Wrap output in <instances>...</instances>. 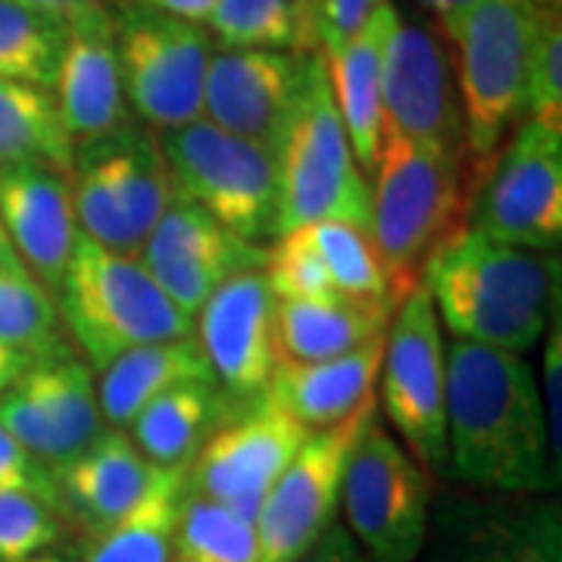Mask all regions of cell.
<instances>
[{
	"label": "cell",
	"instance_id": "obj_34",
	"mask_svg": "<svg viewBox=\"0 0 562 562\" xmlns=\"http://www.w3.org/2000/svg\"><path fill=\"white\" fill-rule=\"evenodd\" d=\"M66 44V22L47 20L20 3L0 0V79L54 88Z\"/></svg>",
	"mask_w": 562,
	"mask_h": 562
},
{
	"label": "cell",
	"instance_id": "obj_4",
	"mask_svg": "<svg viewBox=\"0 0 562 562\" xmlns=\"http://www.w3.org/2000/svg\"><path fill=\"white\" fill-rule=\"evenodd\" d=\"M541 13L531 0H479L438 22L450 54L462 106V135L472 184L501 154L525 116L528 60Z\"/></svg>",
	"mask_w": 562,
	"mask_h": 562
},
{
	"label": "cell",
	"instance_id": "obj_13",
	"mask_svg": "<svg viewBox=\"0 0 562 562\" xmlns=\"http://www.w3.org/2000/svg\"><path fill=\"white\" fill-rule=\"evenodd\" d=\"M384 128L469 166L453 54L441 25L394 20L382 63Z\"/></svg>",
	"mask_w": 562,
	"mask_h": 562
},
{
	"label": "cell",
	"instance_id": "obj_23",
	"mask_svg": "<svg viewBox=\"0 0 562 562\" xmlns=\"http://www.w3.org/2000/svg\"><path fill=\"white\" fill-rule=\"evenodd\" d=\"M169 472L172 469L147 460L125 431L106 428L79 460L57 472L63 516L69 525H79L88 538H98L128 519Z\"/></svg>",
	"mask_w": 562,
	"mask_h": 562
},
{
	"label": "cell",
	"instance_id": "obj_37",
	"mask_svg": "<svg viewBox=\"0 0 562 562\" xmlns=\"http://www.w3.org/2000/svg\"><path fill=\"white\" fill-rule=\"evenodd\" d=\"M262 279L276 301H316L338 294L325 262L319 260L303 228L284 232L266 247Z\"/></svg>",
	"mask_w": 562,
	"mask_h": 562
},
{
	"label": "cell",
	"instance_id": "obj_43",
	"mask_svg": "<svg viewBox=\"0 0 562 562\" xmlns=\"http://www.w3.org/2000/svg\"><path fill=\"white\" fill-rule=\"evenodd\" d=\"M10 3H20V7L32 10V13H41L47 20L66 22V25L85 16V13H94V10L110 7V0H10Z\"/></svg>",
	"mask_w": 562,
	"mask_h": 562
},
{
	"label": "cell",
	"instance_id": "obj_27",
	"mask_svg": "<svg viewBox=\"0 0 562 562\" xmlns=\"http://www.w3.org/2000/svg\"><path fill=\"white\" fill-rule=\"evenodd\" d=\"M210 379H213L210 362L194 335L125 350L110 366H103L98 379L103 422L110 428L125 431L138 419L140 409L162 397L166 391L188 382H210Z\"/></svg>",
	"mask_w": 562,
	"mask_h": 562
},
{
	"label": "cell",
	"instance_id": "obj_15",
	"mask_svg": "<svg viewBox=\"0 0 562 562\" xmlns=\"http://www.w3.org/2000/svg\"><path fill=\"white\" fill-rule=\"evenodd\" d=\"M0 425L57 479L106 431L91 366L69 350L35 360L0 397Z\"/></svg>",
	"mask_w": 562,
	"mask_h": 562
},
{
	"label": "cell",
	"instance_id": "obj_19",
	"mask_svg": "<svg viewBox=\"0 0 562 562\" xmlns=\"http://www.w3.org/2000/svg\"><path fill=\"white\" fill-rule=\"evenodd\" d=\"M276 297L262 269L232 276L194 316L213 379L232 401H260L276 372Z\"/></svg>",
	"mask_w": 562,
	"mask_h": 562
},
{
	"label": "cell",
	"instance_id": "obj_14",
	"mask_svg": "<svg viewBox=\"0 0 562 562\" xmlns=\"http://www.w3.org/2000/svg\"><path fill=\"white\" fill-rule=\"evenodd\" d=\"M443 497L419 562H562V506L550 494Z\"/></svg>",
	"mask_w": 562,
	"mask_h": 562
},
{
	"label": "cell",
	"instance_id": "obj_6",
	"mask_svg": "<svg viewBox=\"0 0 562 562\" xmlns=\"http://www.w3.org/2000/svg\"><path fill=\"white\" fill-rule=\"evenodd\" d=\"M69 181L81 238L128 257H138L162 213L179 201L157 132L135 122L76 144Z\"/></svg>",
	"mask_w": 562,
	"mask_h": 562
},
{
	"label": "cell",
	"instance_id": "obj_17",
	"mask_svg": "<svg viewBox=\"0 0 562 562\" xmlns=\"http://www.w3.org/2000/svg\"><path fill=\"white\" fill-rule=\"evenodd\" d=\"M316 57L319 54L250 47L213 50L203 88V120L279 154Z\"/></svg>",
	"mask_w": 562,
	"mask_h": 562
},
{
	"label": "cell",
	"instance_id": "obj_18",
	"mask_svg": "<svg viewBox=\"0 0 562 562\" xmlns=\"http://www.w3.org/2000/svg\"><path fill=\"white\" fill-rule=\"evenodd\" d=\"M138 257L162 294L194 319L220 284L232 276L262 269L266 247L244 241L201 206L179 198L162 213Z\"/></svg>",
	"mask_w": 562,
	"mask_h": 562
},
{
	"label": "cell",
	"instance_id": "obj_29",
	"mask_svg": "<svg viewBox=\"0 0 562 562\" xmlns=\"http://www.w3.org/2000/svg\"><path fill=\"white\" fill-rule=\"evenodd\" d=\"M76 144L47 88L0 79V169L47 166L72 179Z\"/></svg>",
	"mask_w": 562,
	"mask_h": 562
},
{
	"label": "cell",
	"instance_id": "obj_40",
	"mask_svg": "<svg viewBox=\"0 0 562 562\" xmlns=\"http://www.w3.org/2000/svg\"><path fill=\"white\" fill-rule=\"evenodd\" d=\"M379 3L382 0H319V54L350 38Z\"/></svg>",
	"mask_w": 562,
	"mask_h": 562
},
{
	"label": "cell",
	"instance_id": "obj_48",
	"mask_svg": "<svg viewBox=\"0 0 562 562\" xmlns=\"http://www.w3.org/2000/svg\"><path fill=\"white\" fill-rule=\"evenodd\" d=\"M22 562H72V560H66V557H60V553H38V557H32V560H22Z\"/></svg>",
	"mask_w": 562,
	"mask_h": 562
},
{
	"label": "cell",
	"instance_id": "obj_11",
	"mask_svg": "<svg viewBox=\"0 0 562 562\" xmlns=\"http://www.w3.org/2000/svg\"><path fill=\"white\" fill-rule=\"evenodd\" d=\"M379 382L387 428L422 469L447 472V344L422 284L391 316Z\"/></svg>",
	"mask_w": 562,
	"mask_h": 562
},
{
	"label": "cell",
	"instance_id": "obj_8",
	"mask_svg": "<svg viewBox=\"0 0 562 562\" xmlns=\"http://www.w3.org/2000/svg\"><path fill=\"white\" fill-rule=\"evenodd\" d=\"M341 513L347 535L369 562L422 560L431 519L428 479L379 419V403L362 416L347 450Z\"/></svg>",
	"mask_w": 562,
	"mask_h": 562
},
{
	"label": "cell",
	"instance_id": "obj_50",
	"mask_svg": "<svg viewBox=\"0 0 562 562\" xmlns=\"http://www.w3.org/2000/svg\"><path fill=\"white\" fill-rule=\"evenodd\" d=\"M135 3H144V0H135Z\"/></svg>",
	"mask_w": 562,
	"mask_h": 562
},
{
	"label": "cell",
	"instance_id": "obj_16",
	"mask_svg": "<svg viewBox=\"0 0 562 562\" xmlns=\"http://www.w3.org/2000/svg\"><path fill=\"white\" fill-rule=\"evenodd\" d=\"M338 422L331 428L310 431L294 460L284 465L266 501L257 509V562H291L319 541L322 535L338 522L341 509V482L347 450L360 428L362 416L372 409Z\"/></svg>",
	"mask_w": 562,
	"mask_h": 562
},
{
	"label": "cell",
	"instance_id": "obj_33",
	"mask_svg": "<svg viewBox=\"0 0 562 562\" xmlns=\"http://www.w3.org/2000/svg\"><path fill=\"white\" fill-rule=\"evenodd\" d=\"M60 306L35 276L0 272V344L32 360H44L66 350Z\"/></svg>",
	"mask_w": 562,
	"mask_h": 562
},
{
	"label": "cell",
	"instance_id": "obj_7",
	"mask_svg": "<svg viewBox=\"0 0 562 562\" xmlns=\"http://www.w3.org/2000/svg\"><path fill=\"white\" fill-rule=\"evenodd\" d=\"M157 138L181 201L201 206L257 247L279 238L281 169L272 147L222 132L206 120L157 132Z\"/></svg>",
	"mask_w": 562,
	"mask_h": 562
},
{
	"label": "cell",
	"instance_id": "obj_45",
	"mask_svg": "<svg viewBox=\"0 0 562 562\" xmlns=\"http://www.w3.org/2000/svg\"><path fill=\"white\" fill-rule=\"evenodd\" d=\"M32 357H25L20 350H13V347H3L0 344V397L13 387V384L20 382L22 375L29 372V366H32Z\"/></svg>",
	"mask_w": 562,
	"mask_h": 562
},
{
	"label": "cell",
	"instance_id": "obj_41",
	"mask_svg": "<svg viewBox=\"0 0 562 562\" xmlns=\"http://www.w3.org/2000/svg\"><path fill=\"white\" fill-rule=\"evenodd\" d=\"M3 487H41L57 491V479L41 465L32 453H25L20 443L7 435L0 425V491ZM60 494V491H57Z\"/></svg>",
	"mask_w": 562,
	"mask_h": 562
},
{
	"label": "cell",
	"instance_id": "obj_2",
	"mask_svg": "<svg viewBox=\"0 0 562 562\" xmlns=\"http://www.w3.org/2000/svg\"><path fill=\"white\" fill-rule=\"evenodd\" d=\"M560 250L497 244L462 228L422 276L441 328L457 341L528 353L560 316Z\"/></svg>",
	"mask_w": 562,
	"mask_h": 562
},
{
	"label": "cell",
	"instance_id": "obj_49",
	"mask_svg": "<svg viewBox=\"0 0 562 562\" xmlns=\"http://www.w3.org/2000/svg\"><path fill=\"white\" fill-rule=\"evenodd\" d=\"M538 10H547V13H560V3L562 0H531Z\"/></svg>",
	"mask_w": 562,
	"mask_h": 562
},
{
	"label": "cell",
	"instance_id": "obj_22",
	"mask_svg": "<svg viewBox=\"0 0 562 562\" xmlns=\"http://www.w3.org/2000/svg\"><path fill=\"white\" fill-rule=\"evenodd\" d=\"M0 222L29 276L57 291L81 238L69 176L47 166L0 169Z\"/></svg>",
	"mask_w": 562,
	"mask_h": 562
},
{
	"label": "cell",
	"instance_id": "obj_46",
	"mask_svg": "<svg viewBox=\"0 0 562 562\" xmlns=\"http://www.w3.org/2000/svg\"><path fill=\"white\" fill-rule=\"evenodd\" d=\"M422 7H428L435 16H438V22L450 20V16H457L460 10H465V7H472V3H479V0H419Z\"/></svg>",
	"mask_w": 562,
	"mask_h": 562
},
{
	"label": "cell",
	"instance_id": "obj_28",
	"mask_svg": "<svg viewBox=\"0 0 562 562\" xmlns=\"http://www.w3.org/2000/svg\"><path fill=\"white\" fill-rule=\"evenodd\" d=\"M232 413L220 382H188L147 403L125 428L140 453L160 469H188Z\"/></svg>",
	"mask_w": 562,
	"mask_h": 562
},
{
	"label": "cell",
	"instance_id": "obj_9",
	"mask_svg": "<svg viewBox=\"0 0 562 562\" xmlns=\"http://www.w3.org/2000/svg\"><path fill=\"white\" fill-rule=\"evenodd\" d=\"M279 169V235L313 222H347L369 232V179L350 150L322 54L281 144Z\"/></svg>",
	"mask_w": 562,
	"mask_h": 562
},
{
	"label": "cell",
	"instance_id": "obj_32",
	"mask_svg": "<svg viewBox=\"0 0 562 562\" xmlns=\"http://www.w3.org/2000/svg\"><path fill=\"white\" fill-rule=\"evenodd\" d=\"M257 522L198 491H184L176 525V562H257Z\"/></svg>",
	"mask_w": 562,
	"mask_h": 562
},
{
	"label": "cell",
	"instance_id": "obj_3",
	"mask_svg": "<svg viewBox=\"0 0 562 562\" xmlns=\"http://www.w3.org/2000/svg\"><path fill=\"white\" fill-rule=\"evenodd\" d=\"M472 191L469 166L384 128L369 184V235L394 310L419 288L431 257L465 228Z\"/></svg>",
	"mask_w": 562,
	"mask_h": 562
},
{
	"label": "cell",
	"instance_id": "obj_31",
	"mask_svg": "<svg viewBox=\"0 0 562 562\" xmlns=\"http://www.w3.org/2000/svg\"><path fill=\"white\" fill-rule=\"evenodd\" d=\"M188 491V469H172L138 509L88 538L81 562H176V525Z\"/></svg>",
	"mask_w": 562,
	"mask_h": 562
},
{
	"label": "cell",
	"instance_id": "obj_1",
	"mask_svg": "<svg viewBox=\"0 0 562 562\" xmlns=\"http://www.w3.org/2000/svg\"><path fill=\"white\" fill-rule=\"evenodd\" d=\"M447 472L494 494L560 487L538 379L522 353L457 338L447 347Z\"/></svg>",
	"mask_w": 562,
	"mask_h": 562
},
{
	"label": "cell",
	"instance_id": "obj_26",
	"mask_svg": "<svg viewBox=\"0 0 562 562\" xmlns=\"http://www.w3.org/2000/svg\"><path fill=\"white\" fill-rule=\"evenodd\" d=\"M394 306L366 297H316L276 303L279 362H319L360 350L387 335Z\"/></svg>",
	"mask_w": 562,
	"mask_h": 562
},
{
	"label": "cell",
	"instance_id": "obj_5",
	"mask_svg": "<svg viewBox=\"0 0 562 562\" xmlns=\"http://www.w3.org/2000/svg\"><path fill=\"white\" fill-rule=\"evenodd\" d=\"M57 294L63 328L94 372L125 350L194 335V319L162 294L140 257L106 250L88 238H79Z\"/></svg>",
	"mask_w": 562,
	"mask_h": 562
},
{
	"label": "cell",
	"instance_id": "obj_24",
	"mask_svg": "<svg viewBox=\"0 0 562 562\" xmlns=\"http://www.w3.org/2000/svg\"><path fill=\"white\" fill-rule=\"evenodd\" d=\"M384 338L360 350L319 362H276V372L257 403L279 409L306 431L331 428L375 403Z\"/></svg>",
	"mask_w": 562,
	"mask_h": 562
},
{
	"label": "cell",
	"instance_id": "obj_39",
	"mask_svg": "<svg viewBox=\"0 0 562 562\" xmlns=\"http://www.w3.org/2000/svg\"><path fill=\"white\" fill-rule=\"evenodd\" d=\"M541 403L547 416V438H550V453L553 462L562 469V319L553 316V322L543 331V353H541Z\"/></svg>",
	"mask_w": 562,
	"mask_h": 562
},
{
	"label": "cell",
	"instance_id": "obj_38",
	"mask_svg": "<svg viewBox=\"0 0 562 562\" xmlns=\"http://www.w3.org/2000/svg\"><path fill=\"white\" fill-rule=\"evenodd\" d=\"M525 120L562 135V22L560 13H541L538 38L528 60Z\"/></svg>",
	"mask_w": 562,
	"mask_h": 562
},
{
	"label": "cell",
	"instance_id": "obj_12",
	"mask_svg": "<svg viewBox=\"0 0 562 562\" xmlns=\"http://www.w3.org/2000/svg\"><path fill=\"white\" fill-rule=\"evenodd\" d=\"M469 225L484 238L557 254L562 241V135L519 120L472 191Z\"/></svg>",
	"mask_w": 562,
	"mask_h": 562
},
{
	"label": "cell",
	"instance_id": "obj_35",
	"mask_svg": "<svg viewBox=\"0 0 562 562\" xmlns=\"http://www.w3.org/2000/svg\"><path fill=\"white\" fill-rule=\"evenodd\" d=\"M303 232L316 247L319 260L325 262L338 294L391 303L379 250L366 228L347 225V222H313V225H303Z\"/></svg>",
	"mask_w": 562,
	"mask_h": 562
},
{
	"label": "cell",
	"instance_id": "obj_21",
	"mask_svg": "<svg viewBox=\"0 0 562 562\" xmlns=\"http://www.w3.org/2000/svg\"><path fill=\"white\" fill-rule=\"evenodd\" d=\"M54 103L72 144L103 138L128 122L113 7L85 13L66 25Z\"/></svg>",
	"mask_w": 562,
	"mask_h": 562
},
{
	"label": "cell",
	"instance_id": "obj_25",
	"mask_svg": "<svg viewBox=\"0 0 562 562\" xmlns=\"http://www.w3.org/2000/svg\"><path fill=\"white\" fill-rule=\"evenodd\" d=\"M394 20H397L394 3L382 0L350 38L331 50H322L344 132L366 176H372L379 150H382V63Z\"/></svg>",
	"mask_w": 562,
	"mask_h": 562
},
{
	"label": "cell",
	"instance_id": "obj_47",
	"mask_svg": "<svg viewBox=\"0 0 562 562\" xmlns=\"http://www.w3.org/2000/svg\"><path fill=\"white\" fill-rule=\"evenodd\" d=\"M25 266L16 257V250H13V244H10V235H7V228H3V222H0V272H22ZM29 272V269H25Z\"/></svg>",
	"mask_w": 562,
	"mask_h": 562
},
{
	"label": "cell",
	"instance_id": "obj_20",
	"mask_svg": "<svg viewBox=\"0 0 562 562\" xmlns=\"http://www.w3.org/2000/svg\"><path fill=\"white\" fill-rule=\"evenodd\" d=\"M310 431L279 409L257 403L254 413L225 422L188 465V487L257 519L284 465L294 460Z\"/></svg>",
	"mask_w": 562,
	"mask_h": 562
},
{
	"label": "cell",
	"instance_id": "obj_44",
	"mask_svg": "<svg viewBox=\"0 0 562 562\" xmlns=\"http://www.w3.org/2000/svg\"><path fill=\"white\" fill-rule=\"evenodd\" d=\"M144 3L154 7V10L169 13V16H176V20L206 25V20L213 16V10H216L220 0H144Z\"/></svg>",
	"mask_w": 562,
	"mask_h": 562
},
{
	"label": "cell",
	"instance_id": "obj_10",
	"mask_svg": "<svg viewBox=\"0 0 562 562\" xmlns=\"http://www.w3.org/2000/svg\"><path fill=\"white\" fill-rule=\"evenodd\" d=\"M125 103L154 132H176L203 120V88L213 38L203 25L176 20L147 3L113 10Z\"/></svg>",
	"mask_w": 562,
	"mask_h": 562
},
{
	"label": "cell",
	"instance_id": "obj_30",
	"mask_svg": "<svg viewBox=\"0 0 562 562\" xmlns=\"http://www.w3.org/2000/svg\"><path fill=\"white\" fill-rule=\"evenodd\" d=\"M206 29L222 47L319 54V0H220Z\"/></svg>",
	"mask_w": 562,
	"mask_h": 562
},
{
	"label": "cell",
	"instance_id": "obj_42",
	"mask_svg": "<svg viewBox=\"0 0 562 562\" xmlns=\"http://www.w3.org/2000/svg\"><path fill=\"white\" fill-rule=\"evenodd\" d=\"M291 562H369L357 541L347 535V528L341 522H335L319 541L313 543L310 550H303L297 560Z\"/></svg>",
	"mask_w": 562,
	"mask_h": 562
},
{
	"label": "cell",
	"instance_id": "obj_36",
	"mask_svg": "<svg viewBox=\"0 0 562 562\" xmlns=\"http://www.w3.org/2000/svg\"><path fill=\"white\" fill-rule=\"evenodd\" d=\"M60 494L41 487L0 491V562H22L47 553L66 538Z\"/></svg>",
	"mask_w": 562,
	"mask_h": 562
}]
</instances>
